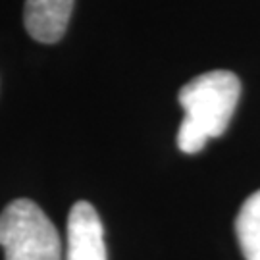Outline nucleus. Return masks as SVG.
Listing matches in <instances>:
<instances>
[{
	"instance_id": "nucleus-1",
	"label": "nucleus",
	"mask_w": 260,
	"mask_h": 260,
	"mask_svg": "<svg viewBox=\"0 0 260 260\" xmlns=\"http://www.w3.org/2000/svg\"><path fill=\"white\" fill-rule=\"evenodd\" d=\"M241 96L239 77L228 70L197 75L179 91V104L185 118L177 131V147L185 154L205 149L208 139L228 129Z\"/></svg>"
},
{
	"instance_id": "nucleus-2",
	"label": "nucleus",
	"mask_w": 260,
	"mask_h": 260,
	"mask_svg": "<svg viewBox=\"0 0 260 260\" xmlns=\"http://www.w3.org/2000/svg\"><path fill=\"white\" fill-rule=\"evenodd\" d=\"M4 260H64L60 233L33 201L18 199L0 212Z\"/></svg>"
},
{
	"instance_id": "nucleus-3",
	"label": "nucleus",
	"mask_w": 260,
	"mask_h": 260,
	"mask_svg": "<svg viewBox=\"0 0 260 260\" xmlns=\"http://www.w3.org/2000/svg\"><path fill=\"white\" fill-rule=\"evenodd\" d=\"M64 260H106L103 222L87 201L75 203L68 214Z\"/></svg>"
},
{
	"instance_id": "nucleus-4",
	"label": "nucleus",
	"mask_w": 260,
	"mask_h": 260,
	"mask_svg": "<svg viewBox=\"0 0 260 260\" xmlns=\"http://www.w3.org/2000/svg\"><path fill=\"white\" fill-rule=\"evenodd\" d=\"M74 10V0H25L23 23L39 43H58L64 37Z\"/></svg>"
},
{
	"instance_id": "nucleus-5",
	"label": "nucleus",
	"mask_w": 260,
	"mask_h": 260,
	"mask_svg": "<svg viewBox=\"0 0 260 260\" xmlns=\"http://www.w3.org/2000/svg\"><path fill=\"white\" fill-rule=\"evenodd\" d=\"M235 233L245 260H260V189L239 208L235 218Z\"/></svg>"
}]
</instances>
